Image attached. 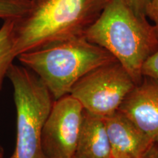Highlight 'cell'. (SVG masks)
I'll return each mask as SVG.
<instances>
[{"instance_id":"4","label":"cell","mask_w":158,"mask_h":158,"mask_svg":"<svg viewBox=\"0 0 158 158\" xmlns=\"http://www.w3.org/2000/svg\"><path fill=\"white\" fill-rule=\"evenodd\" d=\"M7 77L13 86L16 111L15 146L9 158H47L41 137L54 99L39 77L23 65L13 63Z\"/></svg>"},{"instance_id":"3","label":"cell","mask_w":158,"mask_h":158,"mask_svg":"<svg viewBox=\"0 0 158 158\" xmlns=\"http://www.w3.org/2000/svg\"><path fill=\"white\" fill-rule=\"evenodd\" d=\"M17 58L39 77L54 100L70 94L73 85L90 71L118 62L108 51L84 36L49 43Z\"/></svg>"},{"instance_id":"9","label":"cell","mask_w":158,"mask_h":158,"mask_svg":"<svg viewBox=\"0 0 158 158\" xmlns=\"http://www.w3.org/2000/svg\"><path fill=\"white\" fill-rule=\"evenodd\" d=\"M73 158H111L104 118L84 110Z\"/></svg>"},{"instance_id":"11","label":"cell","mask_w":158,"mask_h":158,"mask_svg":"<svg viewBox=\"0 0 158 158\" xmlns=\"http://www.w3.org/2000/svg\"><path fill=\"white\" fill-rule=\"evenodd\" d=\"M30 0H0V19H19L28 10Z\"/></svg>"},{"instance_id":"6","label":"cell","mask_w":158,"mask_h":158,"mask_svg":"<svg viewBox=\"0 0 158 158\" xmlns=\"http://www.w3.org/2000/svg\"><path fill=\"white\" fill-rule=\"evenodd\" d=\"M84 110L81 103L70 94L54 100L41 137L47 158L73 157Z\"/></svg>"},{"instance_id":"13","label":"cell","mask_w":158,"mask_h":158,"mask_svg":"<svg viewBox=\"0 0 158 158\" xmlns=\"http://www.w3.org/2000/svg\"><path fill=\"white\" fill-rule=\"evenodd\" d=\"M122 1L135 14L147 17V10L151 0H122Z\"/></svg>"},{"instance_id":"18","label":"cell","mask_w":158,"mask_h":158,"mask_svg":"<svg viewBox=\"0 0 158 158\" xmlns=\"http://www.w3.org/2000/svg\"><path fill=\"white\" fill-rule=\"evenodd\" d=\"M4 158H5V157H4Z\"/></svg>"},{"instance_id":"1","label":"cell","mask_w":158,"mask_h":158,"mask_svg":"<svg viewBox=\"0 0 158 158\" xmlns=\"http://www.w3.org/2000/svg\"><path fill=\"white\" fill-rule=\"evenodd\" d=\"M110 0H30L15 19V53L19 55L49 43L84 36Z\"/></svg>"},{"instance_id":"8","label":"cell","mask_w":158,"mask_h":158,"mask_svg":"<svg viewBox=\"0 0 158 158\" xmlns=\"http://www.w3.org/2000/svg\"><path fill=\"white\" fill-rule=\"evenodd\" d=\"M111 158H146L154 142L119 110L104 117Z\"/></svg>"},{"instance_id":"16","label":"cell","mask_w":158,"mask_h":158,"mask_svg":"<svg viewBox=\"0 0 158 158\" xmlns=\"http://www.w3.org/2000/svg\"><path fill=\"white\" fill-rule=\"evenodd\" d=\"M0 158H4V149L0 146Z\"/></svg>"},{"instance_id":"15","label":"cell","mask_w":158,"mask_h":158,"mask_svg":"<svg viewBox=\"0 0 158 158\" xmlns=\"http://www.w3.org/2000/svg\"><path fill=\"white\" fill-rule=\"evenodd\" d=\"M146 158H158V141L154 143Z\"/></svg>"},{"instance_id":"12","label":"cell","mask_w":158,"mask_h":158,"mask_svg":"<svg viewBox=\"0 0 158 158\" xmlns=\"http://www.w3.org/2000/svg\"><path fill=\"white\" fill-rule=\"evenodd\" d=\"M141 73L143 76L158 78V50L151 55L143 63Z\"/></svg>"},{"instance_id":"17","label":"cell","mask_w":158,"mask_h":158,"mask_svg":"<svg viewBox=\"0 0 158 158\" xmlns=\"http://www.w3.org/2000/svg\"><path fill=\"white\" fill-rule=\"evenodd\" d=\"M71 158H73V157H71Z\"/></svg>"},{"instance_id":"7","label":"cell","mask_w":158,"mask_h":158,"mask_svg":"<svg viewBox=\"0 0 158 158\" xmlns=\"http://www.w3.org/2000/svg\"><path fill=\"white\" fill-rule=\"evenodd\" d=\"M154 143L158 141V78L143 76L118 110Z\"/></svg>"},{"instance_id":"10","label":"cell","mask_w":158,"mask_h":158,"mask_svg":"<svg viewBox=\"0 0 158 158\" xmlns=\"http://www.w3.org/2000/svg\"><path fill=\"white\" fill-rule=\"evenodd\" d=\"M15 19L4 20L3 24L0 27V92L10 67L17 57L15 53Z\"/></svg>"},{"instance_id":"2","label":"cell","mask_w":158,"mask_h":158,"mask_svg":"<svg viewBox=\"0 0 158 158\" xmlns=\"http://www.w3.org/2000/svg\"><path fill=\"white\" fill-rule=\"evenodd\" d=\"M84 37L113 55L136 85L143 78V63L158 50L155 26L147 17L135 14L122 0H110Z\"/></svg>"},{"instance_id":"14","label":"cell","mask_w":158,"mask_h":158,"mask_svg":"<svg viewBox=\"0 0 158 158\" xmlns=\"http://www.w3.org/2000/svg\"><path fill=\"white\" fill-rule=\"evenodd\" d=\"M147 17H149L155 23L154 26L158 35V0H151L147 10Z\"/></svg>"},{"instance_id":"5","label":"cell","mask_w":158,"mask_h":158,"mask_svg":"<svg viewBox=\"0 0 158 158\" xmlns=\"http://www.w3.org/2000/svg\"><path fill=\"white\" fill-rule=\"evenodd\" d=\"M136 84L118 62L99 67L81 78L70 94L84 110L104 118L119 108Z\"/></svg>"}]
</instances>
